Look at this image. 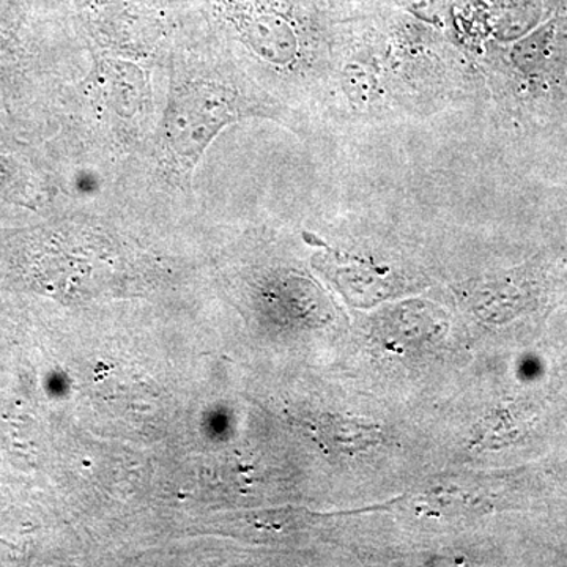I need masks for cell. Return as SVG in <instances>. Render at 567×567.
I'll list each match as a JSON object with an SVG mask.
<instances>
[{"label":"cell","mask_w":567,"mask_h":567,"mask_svg":"<svg viewBox=\"0 0 567 567\" xmlns=\"http://www.w3.org/2000/svg\"><path fill=\"white\" fill-rule=\"evenodd\" d=\"M169 84L151 141L133 164L152 183L188 192L213 142L249 117H281L278 103L246 80L229 59L181 44L167 62Z\"/></svg>","instance_id":"1"},{"label":"cell","mask_w":567,"mask_h":567,"mask_svg":"<svg viewBox=\"0 0 567 567\" xmlns=\"http://www.w3.org/2000/svg\"><path fill=\"white\" fill-rule=\"evenodd\" d=\"M76 84V118L84 155L130 166L155 132L152 69L99 50Z\"/></svg>","instance_id":"2"},{"label":"cell","mask_w":567,"mask_h":567,"mask_svg":"<svg viewBox=\"0 0 567 567\" xmlns=\"http://www.w3.org/2000/svg\"><path fill=\"white\" fill-rule=\"evenodd\" d=\"M84 28L96 50L151 69L181 47L162 0H87Z\"/></svg>","instance_id":"3"},{"label":"cell","mask_w":567,"mask_h":567,"mask_svg":"<svg viewBox=\"0 0 567 567\" xmlns=\"http://www.w3.org/2000/svg\"><path fill=\"white\" fill-rule=\"evenodd\" d=\"M219 21L259 61L276 70H295L305 61L306 44L290 14L271 0H210Z\"/></svg>","instance_id":"4"},{"label":"cell","mask_w":567,"mask_h":567,"mask_svg":"<svg viewBox=\"0 0 567 567\" xmlns=\"http://www.w3.org/2000/svg\"><path fill=\"white\" fill-rule=\"evenodd\" d=\"M324 274L338 282L339 290L354 306H372L398 292V284L386 282L388 270H380L365 260L344 257L328 249L322 262H317Z\"/></svg>","instance_id":"5"},{"label":"cell","mask_w":567,"mask_h":567,"mask_svg":"<svg viewBox=\"0 0 567 567\" xmlns=\"http://www.w3.org/2000/svg\"><path fill=\"white\" fill-rule=\"evenodd\" d=\"M11 62H13V51H9L7 41L0 39V73H2L6 66H9Z\"/></svg>","instance_id":"6"}]
</instances>
